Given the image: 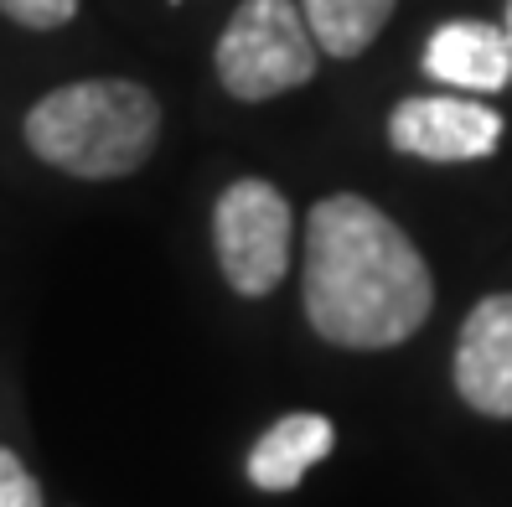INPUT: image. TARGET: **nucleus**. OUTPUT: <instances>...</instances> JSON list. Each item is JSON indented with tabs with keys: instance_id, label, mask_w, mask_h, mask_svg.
Returning a JSON list of instances; mask_svg holds the SVG:
<instances>
[{
	"instance_id": "9b49d317",
	"label": "nucleus",
	"mask_w": 512,
	"mask_h": 507,
	"mask_svg": "<svg viewBox=\"0 0 512 507\" xmlns=\"http://www.w3.org/2000/svg\"><path fill=\"white\" fill-rule=\"evenodd\" d=\"M0 507H42V487L16 451L0 445Z\"/></svg>"
},
{
	"instance_id": "39448f33",
	"label": "nucleus",
	"mask_w": 512,
	"mask_h": 507,
	"mask_svg": "<svg viewBox=\"0 0 512 507\" xmlns=\"http://www.w3.org/2000/svg\"><path fill=\"white\" fill-rule=\"evenodd\" d=\"M388 145L419 161H481L502 145V114L476 99H404L388 114Z\"/></svg>"
},
{
	"instance_id": "423d86ee",
	"label": "nucleus",
	"mask_w": 512,
	"mask_h": 507,
	"mask_svg": "<svg viewBox=\"0 0 512 507\" xmlns=\"http://www.w3.org/2000/svg\"><path fill=\"white\" fill-rule=\"evenodd\" d=\"M456 389L476 414L512 420V295H487L461 326Z\"/></svg>"
},
{
	"instance_id": "f8f14e48",
	"label": "nucleus",
	"mask_w": 512,
	"mask_h": 507,
	"mask_svg": "<svg viewBox=\"0 0 512 507\" xmlns=\"http://www.w3.org/2000/svg\"><path fill=\"white\" fill-rule=\"evenodd\" d=\"M507 42H512V0H507Z\"/></svg>"
},
{
	"instance_id": "f03ea898",
	"label": "nucleus",
	"mask_w": 512,
	"mask_h": 507,
	"mask_svg": "<svg viewBox=\"0 0 512 507\" xmlns=\"http://www.w3.org/2000/svg\"><path fill=\"white\" fill-rule=\"evenodd\" d=\"M32 156L78 182H119L161 140V99L135 78H83L42 94L21 125Z\"/></svg>"
},
{
	"instance_id": "f257e3e1",
	"label": "nucleus",
	"mask_w": 512,
	"mask_h": 507,
	"mask_svg": "<svg viewBox=\"0 0 512 507\" xmlns=\"http://www.w3.org/2000/svg\"><path fill=\"white\" fill-rule=\"evenodd\" d=\"M306 316L331 347L378 352L425 326L435 280L414 238L357 192L321 197L306 218Z\"/></svg>"
},
{
	"instance_id": "0eeeda50",
	"label": "nucleus",
	"mask_w": 512,
	"mask_h": 507,
	"mask_svg": "<svg viewBox=\"0 0 512 507\" xmlns=\"http://www.w3.org/2000/svg\"><path fill=\"white\" fill-rule=\"evenodd\" d=\"M425 73L450 88H476V94H497L512 78V42L507 26L487 21H445L425 47Z\"/></svg>"
},
{
	"instance_id": "1a4fd4ad",
	"label": "nucleus",
	"mask_w": 512,
	"mask_h": 507,
	"mask_svg": "<svg viewBox=\"0 0 512 507\" xmlns=\"http://www.w3.org/2000/svg\"><path fill=\"white\" fill-rule=\"evenodd\" d=\"M394 6L399 0H300V11H306L311 32H316L321 57H337V63L363 57L378 42V32L388 26Z\"/></svg>"
},
{
	"instance_id": "7ed1b4c3",
	"label": "nucleus",
	"mask_w": 512,
	"mask_h": 507,
	"mask_svg": "<svg viewBox=\"0 0 512 507\" xmlns=\"http://www.w3.org/2000/svg\"><path fill=\"white\" fill-rule=\"evenodd\" d=\"M316 63L321 47L295 0H244L213 47L218 83L244 104L280 99L290 88L311 83Z\"/></svg>"
},
{
	"instance_id": "20e7f679",
	"label": "nucleus",
	"mask_w": 512,
	"mask_h": 507,
	"mask_svg": "<svg viewBox=\"0 0 512 507\" xmlns=\"http://www.w3.org/2000/svg\"><path fill=\"white\" fill-rule=\"evenodd\" d=\"M290 202L275 182L244 176L233 182L213 207V244H218V270L223 280L259 301L290 275Z\"/></svg>"
},
{
	"instance_id": "6e6552de",
	"label": "nucleus",
	"mask_w": 512,
	"mask_h": 507,
	"mask_svg": "<svg viewBox=\"0 0 512 507\" xmlns=\"http://www.w3.org/2000/svg\"><path fill=\"white\" fill-rule=\"evenodd\" d=\"M331 440H337V430H331V420H321V414H285V420L269 425L264 440L249 451V482L259 492L300 487V476L331 451Z\"/></svg>"
},
{
	"instance_id": "9d476101",
	"label": "nucleus",
	"mask_w": 512,
	"mask_h": 507,
	"mask_svg": "<svg viewBox=\"0 0 512 507\" xmlns=\"http://www.w3.org/2000/svg\"><path fill=\"white\" fill-rule=\"evenodd\" d=\"M83 0H0V16L26 26V32H57L78 16Z\"/></svg>"
}]
</instances>
